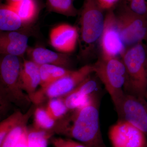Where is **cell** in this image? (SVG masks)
Instances as JSON below:
<instances>
[{"label":"cell","instance_id":"1","mask_svg":"<svg viewBox=\"0 0 147 147\" xmlns=\"http://www.w3.org/2000/svg\"><path fill=\"white\" fill-rule=\"evenodd\" d=\"M58 121L55 133L63 134L89 147L105 146L100 131L99 101L91 95L69 117Z\"/></svg>","mask_w":147,"mask_h":147},{"label":"cell","instance_id":"2","mask_svg":"<svg viewBox=\"0 0 147 147\" xmlns=\"http://www.w3.org/2000/svg\"><path fill=\"white\" fill-rule=\"evenodd\" d=\"M103 10L97 0H85L79 12L78 41L83 58L89 57L99 42L105 22Z\"/></svg>","mask_w":147,"mask_h":147},{"label":"cell","instance_id":"3","mask_svg":"<svg viewBox=\"0 0 147 147\" xmlns=\"http://www.w3.org/2000/svg\"><path fill=\"white\" fill-rule=\"evenodd\" d=\"M22 63L18 56L3 55L0 63V99L1 103H13L25 110L32 102L20 86L19 75Z\"/></svg>","mask_w":147,"mask_h":147},{"label":"cell","instance_id":"4","mask_svg":"<svg viewBox=\"0 0 147 147\" xmlns=\"http://www.w3.org/2000/svg\"><path fill=\"white\" fill-rule=\"evenodd\" d=\"M126 71L125 92L144 98L147 92V49L143 42L127 48L121 56Z\"/></svg>","mask_w":147,"mask_h":147},{"label":"cell","instance_id":"5","mask_svg":"<svg viewBox=\"0 0 147 147\" xmlns=\"http://www.w3.org/2000/svg\"><path fill=\"white\" fill-rule=\"evenodd\" d=\"M92 65L94 72L104 85L115 108L125 93L126 71L123 62L118 57L105 58L100 56Z\"/></svg>","mask_w":147,"mask_h":147},{"label":"cell","instance_id":"6","mask_svg":"<svg viewBox=\"0 0 147 147\" xmlns=\"http://www.w3.org/2000/svg\"><path fill=\"white\" fill-rule=\"evenodd\" d=\"M93 73L94 72L92 65H87L77 70H71L48 86L37 91L32 98V102L38 105L45 100L64 97Z\"/></svg>","mask_w":147,"mask_h":147},{"label":"cell","instance_id":"7","mask_svg":"<svg viewBox=\"0 0 147 147\" xmlns=\"http://www.w3.org/2000/svg\"><path fill=\"white\" fill-rule=\"evenodd\" d=\"M116 15L121 38L126 48L147 39L146 18L134 13L123 4Z\"/></svg>","mask_w":147,"mask_h":147},{"label":"cell","instance_id":"8","mask_svg":"<svg viewBox=\"0 0 147 147\" xmlns=\"http://www.w3.org/2000/svg\"><path fill=\"white\" fill-rule=\"evenodd\" d=\"M101 55L105 58L118 57L127 48L121 38L117 16L113 9L108 10L105 17L104 28L99 42Z\"/></svg>","mask_w":147,"mask_h":147},{"label":"cell","instance_id":"9","mask_svg":"<svg viewBox=\"0 0 147 147\" xmlns=\"http://www.w3.org/2000/svg\"><path fill=\"white\" fill-rule=\"evenodd\" d=\"M115 108L119 120L131 123L147 135V107L144 98L125 92Z\"/></svg>","mask_w":147,"mask_h":147},{"label":"cell","instance_id":"10","mask_svg":"<svg viewBox=\"0 0 147 147\" xmlns=\"http://www.w3.org/2000/svg\"><path fill=\"white\" fill-rule=\"evenodd\" d=\"M146 136L131 123L121 120L110 127L109 131L113 147H147Z\"/></svg>","mask_w":147,"mask_h":147},{"label":"cell","instance_id":"11","mask_svg":"<svg viewBox=\"0 0 147 147\" xmlns=\"http://www.w3.org/2000/svg\"><path fill=\"white\" fill-rule=\"evenodd\" d=\"M79 38L76 27L62 24L53 28L50 34V44L56 50L64 54L73 52Z\"/></svg>","mask_w":147,"mask_h":147},{"label":"cell","instance_id":"12","mask_svg":"<svg viewBox=\"0 0 147 147\" xmlns=\"http://www.w3.org/2000/svg\"><path fill=\"white\" fill-rule=\"evenodd\" d=\"M30 60L39 65H53L69 69L71 60L67 54L58 53L42 47L28 48L27 50Z\"/></svg>","mask_w":147,"mask_h":147},{"label":"cell","instance_id":"13","mask_svg":"<svg viewBox=\"0 0 147 147\" xmlns=\"http://www.w3.org/2000/svg\"><path fill=\"white\" fill-rule=\"evenodd\" d=\"M19 82L21 88L32 100L41 82L40 65L32 61L24 59L20 70Z\"/></svg>","mask_w":147,"mask_h":147},{"label":"cell","instance_id":"14","mask_svg":"<svg viewBox=\"0 0 147 147\" xmlns=\"http://www.w3.org/2000/svg\"><path fill=\"white\" fill-rule=\"evenodd\" d=\"M28 38L16 31L3 32L0 36V52L3 55L22 57L28 49Z\"/></svg>","mask_w":147,"mask_h":147},{"label":"cell","instance_id":"15","mask_svg":"<svg viewBox=\"0 0 147 147\" xmlns=\"http://www.w3.org/2000/svg\"><path fill=\"white\" fill-rule=\"evenodd\" d=\"M96 79L89 76L75 89L63 98L69 111L76 110L91 95L94 93L98 88Z\"/></svg>","mask_w":147,"mask_h":147},{"label":"cell","instance_id":"16","mask_svg":"<svg viewBox=\"0 0 147 147\" xmlns=\"http://www.w3.org/2000/svg\"><path fill=\"white\" fill-rule=\"evenodd\" d=\"M24 26L18 14L8 5H1L0 29L5 32L15 31Z\"/></svg>","mask_w":147,"mask_h":147},{"label":"cell","instance_id":"17","mask_svg":"<svg viewBox=\"0 0 147 147\" xmlns=\"http://www.w3.org/2000/svg\"><path fill=\"white\" fill-rule=\"evenodd\" d=\"M34 108H31L24 115L23 118L19 123L7 134L4 139L0 147H15L21 139V137L26 131L28 121L32 115H33Z\"/></svg>","mask_w":147,"mask_h":147},{"label":"cell","instance_id":"18","mask_svg":"<svg viewBox=\"0 0 147 147\" xmlns=\"http://www.w3.org/2000/svg\"><path fill=\"white\" fill-rule=\"evenodd\" d=\"M7 5L18 14L24 25L30 24L37 15L38 7L35 0H22Z\"/></svg>","mask_w":147,"mask_h":147},{"label":"cell","instance_id":"19","mask_svg":"<svg viewBox=\"0 0 147 147\" xmlns=\"http://www.w3.org/2000/svg\"><path fill=\"white\" fill-rule=\"evenodd\" d=\"M71 71L68 69L53 65H40V88H46L58 79L67 75Z\"/></svg>","mask_w":147,"mask_h":147},{"label":"cell","instance_id":"20","mask_svg":"<svg viewBox=\"0 0 147 147\" xmlns=\"http://www.w3.org/2000/svg\"><path fill=\"white\" fill-rule=\"evenodd\" d=\"M33 115L34 127L42 130L55 133L58 121L49 115L46 108L37 106L34 109Z\"/></svg>","mask_w":147,"mask_h":147},{"label":"cell","instance_id":"21","mask_svg":"<svg viewBox=\"0 0 147 147\" xmlns=\"http://www.w3.org/2000/svg\"><path fill=\"white\" fill-rule=\"evenodd\" d=\"M54 133L35 128L33 126L27 129V144L28 147H47L49 140Z\"/></svg>","mask_w":147,"mask_h":147},{"label":"cell","instance_id":"22","mask_svg":"<svg viewBox=\"0 0 147 147\" xmlns=\"http://www.w3.org/2000/svg\"><path fill=\"white\" fill-rule=\"evenodd\" d=\"M73 0H46L47 9L50 11L66 16H74L79 14L73 3Z\"/></svg>","mask_w":147,"mask_h":147},{"label":"cell","instance_id":"23","mask_svg":"<svg viewBox=\"0 0 147 147\" xmlns=\"http://www.w3.org/2000/svg\"><path fill=\"white\" fill-rule=\"evenodd\" d=\"M45 108L49 115L57 121L63 119L69 111L63 97L49 99Z\"/></svg>","mask_w":147,"mask_h":147},{"label":"cell","instance_id":"24","mask_svg":"<svg viewBox=\"0 0 147 147\" xmlns=\"http://www.w3.org/2000/svg\"><path fill=\"white\" fill-rule=\"evenodd\" d=\"M24 114L20 111L14 112L0 123V144L9 131L19 122L23 118Z\"/></svg>","mask_w":147,"mask_h":147},{"label":"cell","instance_id":"25","mask_svg":"<svg viewBox=\"0 0 147 147\" xmlns=\"http://www.w3.org/2000/svg\"><path fill=\"white\" fill-rule=\"evenodd\" d=\"M122 4L147 19V0H123Z\"/></svg>","mask_w":147,"mask_h":147},{"label":"cell","instance_id":"26","mask_svg":"<svg viewBox=\"0 0 147 147\" xmlns=\"http://www.w3.org/2000/svg\"><path fill=\"white\" fill-rule=\"evenodd\" d=\"M50 141L53 147H89L69 138L55 137L51 138Z\"/></svg>","mask_w":147,"mask_h":147},{"label":"cell","instance_id":"27","mask_svg":"<svg viewBox=\"0 0 147 147\" xmlns=\"http://www.w3.org/2000/svg\"><path fill=\"white\" fill-rule=\"evenodd\" d=\"M120 0H97L100 7L103 9H113V7L117 4Z\"/></svg>","mask_w":147,"mask_h":147},{"label":"cell","instance_id":"28","mask_svg":"<svg viewBox=\"0 0 147 147\" xmlns=\"http://www.w3.org/2000/svg\"><path fill=\"white\" fill-rule=\"evenodd\" d=\"M27 129L15 147H28L27 144Z\"/></svg>","mask_w":147,"mask_h":147},{"label":"cell","instance_id":"29","mask_svg":"<svg viewBox=\"0 0 147 147\" xmlns=\"http://www.w3.org/2000/svg\"><path fill=\"white\" fill-rule=\"evenodd\" d=\"M8 4L11 3H16L17 2L20 1L22 0H6Z\"/></svg>","mask_w":147,"mask_h":147},{"label":"cell","instance_id":"30","mask_svg":"<svg viewBox=\"0 0 147 147\" xmlns=\"http://www.w3.org/2000/svg\"><path fill=\"white\" fill-rule=\"evenodd\" d=\"M145 97H147V92L146 94V96H145Z\"/></svg>","mask_w":147,"mask_h":147},{"label":"cell","instance_id":"31","mask_svg":"<svg viewBox=\"0 0 147 147\" xmlns=\"http://www.w3.org/2000/svg\"><path fill=\"white\" fill-rule=\"evenodd\" d=\"M103 147H106V146H104Z\"/></svg>","mask_w":147,"mask_h":147}]
</instances>
